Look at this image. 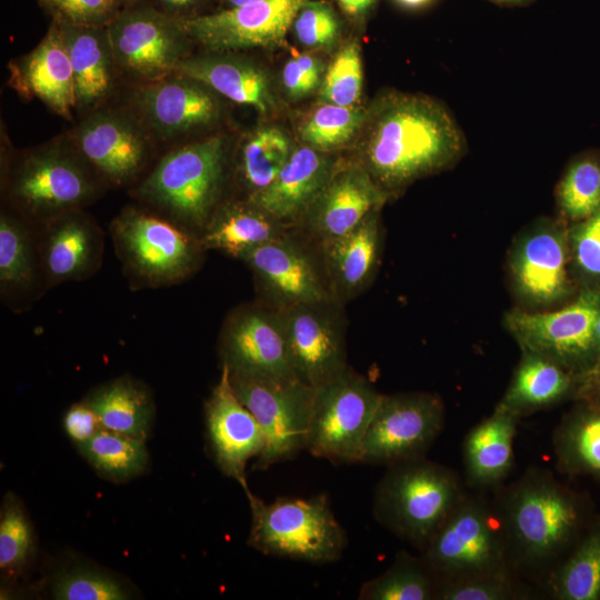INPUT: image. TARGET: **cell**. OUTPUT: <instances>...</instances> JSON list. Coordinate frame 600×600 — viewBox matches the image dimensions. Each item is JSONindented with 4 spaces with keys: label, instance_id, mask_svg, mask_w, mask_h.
I'll return each instance as SVG.
<instances>
[{
    "label": "cell",
    "instance_id": "obj_46",
    "mask_svg": "<svg viewBox=\"0 0 600 600\" xmlns=\"http://www.w3.org/2000/svg\"><path fill=\"white\" fill-rule=\"evenodd\" d=\"M52 20L74 26L107 27L128 0H37Z\"/></svg>",
    "mask_w": 600,
    "mask_h": 600
},
{
    "label": "cell",
    "instance_id": "obj_28",
    "mask_svg": "<svg viewBox=\"0 0 600 600\" xmlns=\"http://www.w3.org/2000/svg\"><path fill=\"white\" fill-rule=\"evenodd\" d=\"M519 417L497 406L463 441L467 481L477 488L497 487L513 464V440Z\"/></svg>",
    "mask_w": 600,
    "mask_h": 600
},
{
    "label": "cell",
    "instance_id": "obj_57",
    "mask_svg": "<svg viewBox=\"0 0 600 600\" xmlns=\"http://www.w3.org/2000/svg\"><path fill=\"white\" fill-rule=\"evenodd\" d=\"M596 338H597V343L600 350V316L598 317L597 324H596Z\"/></svg>",
    "mask_w": 600,
    "mask_h": 600
},
{
    "label": "cell",
    "instance_id": "obj_12",
    "mask_svg": "<svg viewBox=\"0 0 600 600\" xmlns=\"http://www.w3.org/2000/svg\"><path fill=\"white\" fill-rule=\"evenodd\" d=\"M230 381L237 397L254 416L266 437V447L257 459L256 469H268L306 449L313 387L296 377L230 373Z\"/></svg>",
    "mask_w": 600,
    "mask_h": 600
},
{
    "label": "cell",
    "instance_id": "obj_58",
    "mask_svg": "<svg viewBox=\"0 0 600 600\" xmlns=\"http://www.w3.org/2000/svg\"><path fill=\"white\" fill-rule=\"evenodd\" d=\"M128 1H129V2L131 3V2H136V1H139V0H128Z\"/></svg>",
    "mask_w": 600,
    "mask_h": 600
},
{
    "label": "cell",
    "instance_id": "obj_33",
    "mask_svg": "<svg viewBox=\"0 0 600 600\" xmlns=\"http://www.w3.org/2000/svg\"><path fill=\"white\" fill-rule=\"evenodd\" d=\"M553 446L562 472L600 477V403L583 402L569 413L554 432Z\"/></svg>",
    "mask_w": 600,
    "mask_h": 600
},
{
    "label": "cell",
    "instance_id": "obj_4",
    "mask_svg": "<svg viewBox=\"0 0 600 600\" xmlns=\"http://www.w3.org/2000/svg\"><path fill=\"white\" fill-rule=\"evenodd\" d=\"M251 528L248 544L274 557L312 563L340 559L347 546L343 528L331 511L328 497H279L267 503L249 492Z\"/></svg>",
    "mask_w": 600,
    "mask_h": 600
},
{
    "label": "cell",
    "instance_id": "obj_34",
    "mask_svg": "<svg viewBox=\"0 0 600 600\" xmlns=\"http://www.w3.org/2000/svg\"><path fill=\"white\" fill-rule=\"evenodd\" d=\"M439 581L424 560L404 551L380 576L362 583L360 600L437 599Z\"/></svg>",
    "mask_w": 600,
    "mask_h": 600
},
{
    "label": "cell",
    "instance_id": "obj_11",
    "mask_svg": "<svg viewBox=\"0 0 600 600\" xmlns=\"http://www.w3.org/2000/svg\"><path fill=\"white\" fill-rule=\"evenodd\" d=\"M313 389L306 449L336 464L360 462L382 393L349 367Z\"/></svg>",
    "mask_w": 600,
    "mask_h": 600
},
{
    "label": "cell",
    "instance_id": "obj_1",
    "mask_svg": "<svg viewBox=\"0 0 600 600\" xmlns=\"http://www.w3.org/2000/svg\"><path fill=\"white\" fill-rule=\"evenodd\" d=\"M358 163L388 194L458 163L467 151L462 129L429 96L389 90L367 111Z\"/></svg>",
    "mask_w": 600,
    "mask_h": 600
},
{
    "label": "cell",
    "instance_id": "obj_32",
    "mask_svg": "<svg viewBox=\"0 0 600 600\" xmlns=\"http://www.w3.org/2000/svg\"><path fill=\"white\" fill-rule=\"evenodd\" d=\"M101 428L143 439L152 418L148 391L130 378H120L97 389L86 400Z\"/></svg>",
    "mask_w": 600,
    "mask_h": 600
},
{
    "label": "cell",
    "instance_id": "obj_44",
    "mask_svg": "<svg viewBox=\"0 0 600 600\" xmlns=\"http://www.w3.org/2000/svg\"><path fill=\"white\" fill-rule=\"evenodd\" d=\"M32 546V531L23 509L8 499L0 519V568L14 572L26 562Z\"/></svg>",
    "mask_w": 600,
    "mask_h": 600
},
{
    "label": "cell",
    "instance_id": "obj_53",
    "mask_svg": "<svg viewBox=\"0 0 600 600\" xmlns=\"http://www.w3.org/2000/svg\"><path fill=\"white\" fill-rule=\"evenodd\" d=\"M342 13L351 21L361 23L373 11L378 0H334Z\"/></svg>",
    "mask_w": 600,
    "mask_h": 600
},
{
    "label": "cell",
    "instance_id": "obj_8",
    "mask_svg": "<svg viewBox=\"0 0 600 600\" xmlns=\"http://www.w3.org/2000/svg\"><path fill=\"white\" fill-rule=\"evenodd\" d=\"M508 278L520 308H558L579 291L571 271L568 223L541 218L521 230L509 250Z\"/></svg>",
    "mask_w": 600,
    "mask_h": 600
},
{
    "label": "cell",
    "instance_id": "obj_7",
    "mask_svg": "<svg viewBox=\"0 0 600 600\" xmlns=\"http://www.w3.org/2000/svg\"><path fill=\"white\" fill-rule=\"evenodd\" d=\"M600 316V287L579 289L567 303L549 310L516 307L504 326L521 350L544 356L578 377L600 357L596 324Z\"/></svg>",
    "mask_w": 600,
    "mask_h": 600
},
{
    "label": "cell",
    "instance_id": "obj_21",
    "mask_svg": "<svg viewBox=\"0 0 600 600\" xmlns=\"http://www.w3.org/2000/svg\"><path fill=\"white\" fill-rule=\"evenodd\" d=\"M388 198L361 164L338 163L306 214L307 222L322 242L332 240L357 228Z\"/></svg>",
    "mask_w": 600,
    "mask_h": 600
},
{
    "label": "cell",
    "instance_id": "obj_35",
    "mask_svg": "<svg viewBox=\"0 0 600 600\" xmlns=\"http://www.w3.org/2000/svg\"><path fill=\"white\" fill-rule=\"evenodd\" d=\"M293 150L289 137L277 127H261L246 138L240 148L239 173L249 196L273 182Z\"/></svg>",
    "mask_w": 600,
    "mask_h": 600
},
{
    "label": "cell",
    "instance_id": "obj_45",
    "mask_svg": "<svg viewBox=\"0 0 600 600\" xmlns=\"http://www.w3.org/2000/svg\"><path fill=\"white\" fill-rule=\"evenodd\" d=\"M297 40L307 48L332 47L341 34V20L333 7L321 0H309L292 23Z\"/></svg>",
    "mask_w": 600,
    "mask_h": 600
},
{
    "label": "cell",
    "instance_id": "obj_56",
    "mask_svg": "<svg viewBox=\"0 0 600 600\" xmlns=\"http://www.w3.org/2000/svg\"><path fill=\"white\" fill-rule=\"evenodd\" d=\"M492 2L504 6H523L532 2V0H490Z\"/></svg>",
    "mask_w": 600,
    "mask_h": 600
},
{
    "label": "cell",
    "instance_id": "obj_27",
    "mask_svg": "<svg viewBox=\"0 0 600 600\" xmlns=\"http://www.w3.org/2000/svg\"><path fill=\"white\" fill-rule=\"evenodd\" d=\"M54 22L72 67L77 107L94 108L110 94L117 70L107 27Z\"/></svg>",
    "mask_w": 600,
    "mask_h": 600
},
{
    "label": "cell",
    "instance_id": "obj_47",
    "mask_svg": "<svg viewBox=\"0 0 600 600\" xmlns=\"http://www.w3.org/2000/svg\"><path fill=\"white\" fill-rule=\"evenodd\" d=\"M60 600H122L128 598L123 587L111 577L92 570H74L61 576L53 587Z\"/></svg>",
    "mask_w": 600,
    "mask_h": 600
},
{
    "label": "cell",
    "instance_id": "obj_48",
    "mask_svg": "<svg viewBox=\"0 0 600 600\" xmlns=\"http://www.w3.org/2000/svg\"><path fill=\"white\" fill-rule=\"evenodd\" d=\"M64 428L68 436L78 444L90 439L101 426L92 409L83 402L73 404L67 411Z\"/></svg>",
    "mask_w": 600,
    "mask_h": 600
},
{
    "label": "cell",
    "instance_id": "obj_36",
    "mask_svg": "<svg viewBox=\"0 0 600 600\" xmlns=\"http://www.w3.org/2000/svg\"><path fill=\"white\" fill-rule=\"evenodd\" d=\"M547 583L556 599L600 598V526L591 530L569 558L551 571Z\"/></svg>",
    "mask_w": 600,
    "mask_h": 600
},
{
    "label": "cell",
    "instance_id": "obj_52",
    "mask_svg": "<svg viewBox=\"0 0 600 600\" xmlns=\"http://www.w3.org/2000/svg\"><path fill=\"white\" fill-rule=\"evenodd\" d=\"M204 0H150V4L159 11L178 20L196 17L197 8Z\"/></svg>",
    "mask_w": 600,
    "mask_h": 600
},
{
    "label": "cell",
    "instance_id": "obj_37",
    "mask_svg": "<svg viewBox=\"0 0 600 600\" xmlns=\"http://www.w3.org/2000/svg\"><path fill=\"white\" fill-rule=\"evenodd\" d=\"M559 218L581 221L600 208V151L588 150L573 158L556 188Z\"/></svg>",
    "mask_w": 600,
    "mask_h": 600
},
{
    "label": "cell",
    "instance_id": "obj_54",
    "mask_svg": "<svg viewBox=\"0 0 600 600\" xmlns=\"http://www.w3.org/2000/svg\"><path fill=\"white\" fill-rule=\"evenodd\" d=\"M397 6L406 10H420L430 6L436 0H392Z\"/></svg>",
    "mask_w": 600,
    "mask_h": 600
},
{
    "label": "cell",
    "instance_id": "obj_9",
    "mask_svg": "<svg viewBox=\"0 0 600 600\" xmlns=\"http://www.w3.org/2000/svg\"><path fill=\"white\" fill-rule=\"evenodd\" d=\"M421 552L439 582L511 571L494 508L468 493Z\"/></svg>",
    "mask_w": 600,
    "mask_h": 600
},
{
    "label": "cell",
    "instance_id": "obj_6",
    "mask_svg": "<svg viewBox=\"0 0 600 600\" xmlns=\"http://www.w3.org/2000/svg\"><path fill=\"white\" fill-rule=\"evenodd\" d=\"M88 166L76 147L61 142L32 149L7 176V197L21 213L47 223L93 199L97 183Z\"/></svg>",
    "mask_w": 600,
    "mask_h": 600
},
{
    "label": "cell",
    "instance_id": "obj_24",
    "mask_svg": "<svg viewBox=\"0 0 600 600\" xmlns=\"http://www.w3.org/2000/svg\"><path fill=\"white\" fill-rule=\"evenodd\" d=\"M11 70L13 87L20 92L40 99L61 117H71L77 107L73 71L57 22Z\"/></svg>",
    "mask_w": 600,
    "mask_h": 600
},
{
    "label": "cell",
    "instance_id": "obj_40",
    "mask_svg": "<svg viewBox=\"0 0 600 600\" xmlns=\"http://www.w3.org/2000/svg\"><path fill=\"white\" fill-rule=\"evenodd\" d=\"M37 256L22 221L2 212L0 217V284L2 292L22 291L36 277Z\"/></svg>",
    "mask_w": 600,
    "mask_h": 600
},
{
    "label": "cell",
    "instance_id": "obj_49",
    "mask_svg": "<svg viewBox=\"0 0 600 600\" xmlns=\"http://www.w3.org/2000/svg\"><path fill=\"white\" fill-rule=\"evenodd\" d=\"M573 398L582 402L600 403V358L590 370L578 377Z\"/></svg>",
    "mask_w": 600,
    "mask_h": 600
},
{
    "label": "cell",
    "instance_id": "obj_38",
    "mask_svg": "<svg viewBox=\"0 0 600 600\" xmlns=\"http://www.w3.org/2000/svg\"><path fill=\"white\" fill-rule=\"evenodd\" d=\"M367 111L360 104L347 107L320 102L300 124V138L304 146L318 151H334L358 137Z\"/></svg>",
    "mask_w": 600,
    "mask_h": 600
},
{
    "label": "cell",
    "instance_id": "obj_29",
    "mask_svg": "<svg viewBox=\"0 0 600 600\" xmlns=\"http://www.w3.org/2000/svg\"><path fill=\"white\" fill-rule=\"evenodd\" d=\"M577 377L556 361L521 350V359L497 406L519 418L574 396Z\"/></svg>",
    "mask_w": 600,
    "mask_h": 600
},
{
    "label": "cell",
    "instance_id": "obj_23",
    "mask_svg": "<svg viewBox=\"0 0 600 600\" xmlns=\"http://www.w3.org/2000/svg\"><path fill=\"white\" fill-rule=\"evenodd\" d=\"M337 164L327 152L294 148L273 182L248 200L281 223L306 217Z\"/></svg>",
    "mask_w": 600,
    "mask_h": 600
},
{
    "label": "cell",
    "instance_id": "obj_14",
    "mask_svg": "<svg viewBox=\"0 0 600 600\" xmlns=\"http://www.w3.org/2000/svg\"><path fill=\"white\" fill-rule=\"evenodd\" d=\"M444 422L442 399L429 392L382 394L360 462L387 467L426 457Z\"/></svg>",
    "mask_w": 600,
    "mask_h": 600
},
{
    "label": "cell",
    "instance_id": "obj_25",
    "mask_svg": "<svg viewBox=\"0 0 600 600\" xmlns=\"http://www.w3.org/2000/svg\"><path fill=\"white\" fill-rule=\"evenodd\" d=\"M44 224L41 262L48 281L60 283L93 273L102 254V238L94 221L77 209Z\"/></svg>",
    "mask_w": 600,
    "mask_h": 600
},
{
    "label": "cell",
    "instance_id": "obj_50",
    "mask_svg": "<svg viewBox=\"0 0 600 600\" xmlns=\"http://www.w3.org/2000/svg\"><path fill=\"white\" fill-rule=\"evenodd\" d=\"M282 83L287 93L293 99H301L313 91L293 57H290L283 66Z\"/></svg>",
    "mask_w": 600,
    "mask_h": 600
},
{
    "label": "cell",
    "instance_id": "obj_43",
    "mask_svg": "<svg viewBox=\"0 0 600 600\" xmlns=\"http://www.w3.org/2000/svg\"><path fill=\"white\" fill-rule=\"evenodd\" d=\"M522 598L511 571L490 572L439 582L440 600H510Z\"/></svg>",
    "mask_w": 600,
    "mask_h": 600
},
{
    "label": "cell",
    "instance_id": "obj_17",
    "mask_svg": "<svg viewBox=\"0 0 600 600\" xmlns=\"http://www.w3.org/2000/svg\"><path fill=\"white\" fill-rule=\"evenodd\" d=\"M220 353L230 373L294 377L278 309L246 306L232 312L221 332Z\"/></svg>",
    "mask_w": 600,
    "mask_h": 600
},
{
    "label": "cell",
    "instance_id": "obj_16",
    "mask_svg": "<svg viewBox=\"0 0 600 600\" xmlns=\"http://www.w3.org/2000/svg\"><path fill=\"white\" fill-rule=\"evenodd\" d=\"M330 300L278 309L291 370L318 387L348 368L344 329Z\"/></svg>",
    "mask_w": 600,
    "mask_h": 600
},
{
    "label": "cell",
    "instance_id": "obj_30",
    "mask_svg": "<svg viewBox=\"0 0 600 600\" xmlns=\"http://www.w3.org/2000/svg\"><path fill=\"white\" fill-rule=\"evenodd\" d=\"M282 223L256 204L224 206L211 214L199 238L202 248L241 259L250 250L283 236Z\"/></svg>",
    "mask_w": 600,
    "mask_h": 600
},
{
    "label": "cell",
    "instance_id": "obj_15",
    "mask_svg": "<svg viewBox=\"0 0 600 600\" xmlns=\"http://www.w3.org/2000/svg\"><path fill=\"white\" fill-rule=\"evenodd\" d=\"M309 0H260L180 20L192 42L209 51L230 52L286 46L287 33Z\"/></svg>",
    "mask_w": 600,
    "mask_h": 600
},
{
    "label": "cell",
    "instance_id": "obj_42",
    "mask_svg": "<svg viewBox=\"0 0 600 600\" xmlns=\"http://www.w3.org/2000/svg\"><path fill=\"white\" fill-rule=\"evenodd\" d=\"M571 271L579 289L600 287V208L568 224Z\"/></svg>",
    "mask_w": 600,
    "mask_h": 600
},
{
    "label": "cell",
    "instance_id": "obj_2",
    "mask_svg": "<svg viewBox=\"0 0 600 600\" xmlns=\"http://www.w3.org/2000/svg\"><path fill=\"white\" fill-rule=\"evenodd\" d=\"M493 508L510 568L547 578L581 521L576 496L551 472L536 467L507 487Z\"/></svg>",
    "mask_w": 600,
    "mask_h": 600
},
{
    "label": "cell",
    "instance_id": "obj_19",
    "mask_svg": "<svg viewBox=\"0 0 600 600\" xmlns=\"http://www.w3.org/2000/svg\"><path fill=\"white\" fill-rule=\"evenodd\" d=\"M82 158L112 184L131 181L143 168L148 141L138 121L114 110L90 114L74 130Z\"/></svg>",
    "mask_w": 600,
    "mask_h": 600
},
{
    "label": "cell",
    "instance_id": "obj_39",
    "mask_svg": "<svg viewBox=\"0 0 600 600\" xmlns=\"http://www.w3.org/2000/svg\"><path fill=\"white\" fill-rule=\"evenodd\" d=\"M81 453L102 474L127 479L141 472L148 460L144 440L101 428L78 443Z\"/></svg>",
    "mask_w": 600,
    "mask_h": 600
},
{
    "label": "cell",
    "instance_id": "obj_26",
    "mask_svg": "<svg viewBox=\"0 0 600 600\" xmlns=\"http://www.w3.org/2000/svg\"><path fill=\"white\" fill-rule=\"evenodd\" d=\"M174 73L192 78L213 92L262 114L273 112L276 97L268 74L259 66L229 52L210 51L187 57Z\"/></svg>",
    "mask_w": 600,
    "mask_h": 600
},
{
    "label": "cell",
    "instance_id": "obj_22",
    "mask_svg": "<svg viewBox=\"0 0 600 600\" xmlns=\"http://www.w3.org/2000/svg\"><path fill=\"white\" fill-rule=\"evenodd\" d=\"M241 260L278 309L330 300L307 254L286 236L250 250Z\"/></svg>",
    "mask_w": 600,
    "mask_h": 600
},
{
    "label": "cell",
    "instance_id": "obj_10",
    "mask_svg": "<svg viewBox=\"0 0 600 600\" xmlns=\"http://www.w3.org/2000/svg\"><path fill=\"white\" fill-rule=\"evenodd\" d=\"M120 260L146 286L180 282L200 262L202 246L186 228L129 207L110 226Z\"/></svg>",
    "mask_w": 600,
    "mask_h": 600
},
{
    "label": "cell",
    "instance_id": "obj_41",
    "mask_svg": "<svg viewBox=\"0 0 600 600\" xmlns=\"http://www.w3.org/2000/svg\"><path fill=\"white\" fill-rule=\"evenodd\" d=\"M362 61L360 46L349 41L337 52L323 74L320 102L358 106L362 94Z\"/></svg>",
    "mask_w": 600,
    "mask_h": 600
},
{
    "label": "cell",
    "instance_id": "obj_20",
    "mask_svg": "<svg viewBox=\"0 0 600 600\" xmlns=\"http://www.w3.org/2000/svg\"><path fill=\"white\" fill-rule=\"evenodd\" d=\"M203 83L173 73L146 83L136 92L134 104L144 123L163 138H173L219 120L221 104Z\"/></svg>",
    "mask_w": 600,
    "mask_h": 600
},
{
    "label": "cell",
    "instance_id": "obj_55",
    "mask_svg": "<svg viewBox=\"0 0 600 600\" xmlns=\"http://www.w3.org/2000/svg\"><path fill=\"white\" fill-rule=\"evenodd\" d=\"M257 1H260V0H223V3L226 4V9H231V8L242 7V6L257 2Z\"/></svg>",
    "mask_w": 600,
    "mask_h": 600
},
{
    "label": "cell",
    "instance_id": "obj_51",
    "mask_svg": "<svg viewBox=\"0 0 600 600\" xmlns=\"http://www.w3.org/2000/svg\"><path fill=\"white\" fill-rule=\"evenodd\" d=\"M304 79L312 90L321 84L323 78L322 61L311 52H292Z\"/></svg>",
    "mask_w": 600,
    "mask_h": 600
},
{
    "label": "cell",
    "instance_id": "obj_18",
    "mask_svg": "<svg viewBox=\"0 0 600 600\" xmlns=\"http://www.w3.org/2000/svg\"><path fill=\"white\" fill-rule=\"evenodd\" d=\"M208 438L221 471L240 483L246 494V464L266 447L264 433L250 410L237 397L229 369L221 367L218 383L206 402Z\"/></svg>",
    "mask_w": 600,
    "mask_h": 600
},
{
    "label": "cell",
    "instance_id": "obj_3",
    "mask_svg": "<svg viewBox=\"0 0 600 600\" xmlns=\"http://www.w3.org/2000/svg\"><path fill=\"white\" fill-rule=\"evenodd\" d=\"M464 494L451 469L422 457L388 467L374 490L373 514L422 551Z\"/></svg>",
    "mask_w": 600,
    "mask_h": 600
},
{
    "label": "cell",
    "instance_id": "obj_31",
    "mask_svg": "<svg viewBox=\"0 0 600 600\" xmlns=\"http://www.w3.org/2000/svg\"><path fill=\"white\" fill-rule=\"evenodd\" d=\"M379 211L372 212L352 231L322 242L333 283L342 293L359 291L374 272L380 249Z\"/></svg>",
    "mask_w": 600,
    "mask_h": 600
},
{
    "label": "cell",
    "instance_id": "obj_5",
    "mask_svg": "<svg viewBox=\"0 0 600 600\" xmlns=\"http://www.w3.org/2000/svg\"><path fill=\"white\" fill-rule=\"evenodd\" d=\"M226 142L210 137L168 152L136 194L180 226L202 228L213 213L224 174Z\"/></svg>",
    "mask_w": 600,
    "mask_h": 600
},
{
    "label": "cell",
    "instance_id": "obj_13",
    "mask_svg": "<svg viewBox=\"0 0 600 600\" xmlns=\"http://www.w3.org/2000/svg\"><path fill=\"white\" fill-rule=\"evenodd\" d=\"M117 70L146 83L162 80L189 57L192 42L180 20L150 3H129L107 26Z\"/></svg>",
    "mask_w": 600,
    "mask_h": 600
}]
</instances>
